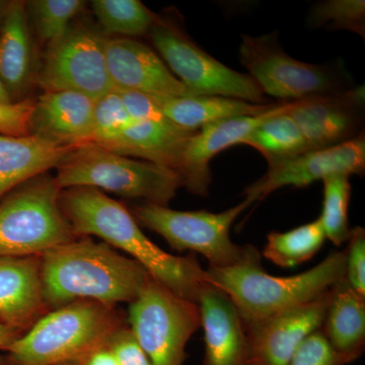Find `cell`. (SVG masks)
<instances>
[{
    "label": "cell",
    "instance_id": "6da1fadb",
    "mask_svg": "<svg viewBox=\"0 0 365 365\" xmlns=\"http://www.w3.org/2000/svg\"><path fill=\"white\" fill-rule=\"evenodd\" d=\"M59 205L78 237L96 235L122 250L146 269L151 277L175 294L195 302L206 282L195 255L174 256L150 241L123 204L90 187L61 190Z\"/></svg>",
    "mask_w": 365,
    "mask_h": 365
},
{
    "label": "cell",
    "instance_id": "7a4b0ae2",
    "mask_svg": "<svg viewBox=\"0 0 365 365\" xmlns=\"http://www.w3.org/2000/svg\"><path fill=\"white\" fill-rule=\"evenodd\" d=\"M41 277L46 306L54 309L76 300L131 304L151 276L106 242L81 237L42 255Z\"/></svg>",
    "mask_w": 365,
    "mask_h": 365
},
{
    "label": "cell",
    "instance_id": "3957f363",
    "mask_svg": "<svg viewBox=\"0 0 365 365\" xmlns=\"http://www.w3.org/2000/svg\"><path fill=\"white\" fill-rule=\"evenodd\" d=\"M261 253L249 245L244 260L230 267L205 270V281L227 295L242 323L268 318L318 299L345 279V251L334 252L306 272L277 277L264 270Z\"/></svg>",
    "mask_w": 365,
    "mask_h": 365
},
{
    "label": "cell",
    "instance_id": "277c9868",
    "mask_svg": "<svg viewBox=\"0 0 365 365\" xmlns=\"http://www.w3.org/2000/svg\"><path fill=\"white\" fill-rule=\"evenodd\" d=\"M126 326L115 307L76 300L52 309L4 349L13 365H55L78 361L107 345Z\"/></svg>",
    "mask_w": 365,
    "mask_h": 365
},
{
    "label": "cell",
    "instance_id": "5b68a950",
    "mask_svg": "<svg viewBox=\"0 0 365 365\" xmlns=\"http://www.w3.org/2000/svg\"><path fill=\"white\" fill-rule=\"evenodd\" d=\"M60 190L90 187L145 202L168 206L184 186L176 170L85 143L76 146L58 167Z\"/></svg>",
    "mask_w": 365,
    "mask_h": 365
},
{
    "label": "cell",
    "instance_id": "8992f818",
    "mask_svg": "<svg viewBox=\"0 0 365 365\" xmlns=\"http://www.w3.org/2000/svg\"><path fill=\"white\" fill-rule=\"evenodd\" d=\"M60 192L46 173L0 203V256H42L79 237L60 208Z\"/></svg>",
    "mask_w": 365,
    "mask_h": 365
},
{
    "label": "cell",
    "instance_id": "52a82bcc",
    "mask_svg": "<svg viewBox=\"0 0 365 365\" xmlns=\"http://www.w3.org/2000/svg\"><path fill=\"white\" fill-rule=\"evenodd\" d=\"M239 57L264 95L283 103L354 88L342 63L312 64L292 58L281 47L276 32L259 37L242 35Z\"/></svg>",
    "mask_w": 365,
    "mask_h": 365
},
{
    "label": "cell",
    "instance_id": "ba28073f",
    "mask_svg": "<svg viewBox=\"0 0 365 365\" xmlns=\"http://www.w3.org/2000/svg\"><path fill=\"white\" fill-rule=\"evenodd\" d=\"M249 198L220 213L206 210L179 211L144 202L133 206L131 215L141 227L162 235L170 248L202 255L211 267L225 268L244 260L249 245L239 246L230 239L237 217L253 205Z\"/></svg>",
    "mask_w": 365,
    "mask_h": 365
},
{
    "label": "cell",
    "instance_id": "9c48e42d",
    "mask_svg": "<svg viewBox=\"0 0 365 365\" xmlns=\"http://www.w3.org/2000/svg\"><path fill=\"white\" fill-rule=\"evenodd\" d=\"M129 328L153 365H182L186 346L201 327L198 304L153 277L129 307Z\"/></svg>",
    "mask_w": 365,
    "mask_h": 365
},
{
    "label": "cell",
    "instance_id": "30bf717a",
    "mask_svg": "<svg viewBox=\"0 0 365 365\" xmlns=\"http://www.w3.org/2000/svg\"><path fill=\"white\" fill-rule=\"evenodd\" d=\"M148 35L165 66L194 95L220 96L252 104H270L248 73L235 71L213 58L175 21L158 16Z\"/></svg>",
    "mask_w": 365,
    "mask_h": 365
},
{
    "label": "cell",
    "instance_id": "8fae6325",
    "mask_svg": "<svg viewBox=\"0 0 365 365\" xmlns=\"http://www.w3.org/2000/svg\"><path fill=\"white\" fill-rule=\"evenodd\" d=\"M105 40L86 26L71 29L50 47L41 71L45 91H68L97 101L114 91L105 55Z\"/></svg>",
    "mask_w": 365,
    "mask_h": 365
},
{
    "label": "cell",
    "instance_id": "7c38bea8",
    "mask_svg": "<svg viewBox=\"0 0 365 365\" xmlns=\"http://www.w3.org/2000/svg\"><path fill=\"white\" fill-rule=\"evenodd\" d=\"M365 170L364 132L339 145L309 150L289 160L269 165L267 173L245 189L242 195L253 202L263 201L276 190L304 188L334 175L362 176Z\"/></svg>",
    "mask_w": 365,
    "mask_h": 365
},
{
    "label": "cell",
    "instance_id": "4fadbf2b",
    "mask_svg": "<svg viewBox=\"0 0 365 365\" xmlns=\"http://www.w3.org/2000/svg\"><path fill=\"white\" fill-rule=\"evenodd\" d=\"M332 297L333 287L307 304L244 324L249 365H287L302 343L321 328Z\"/></svg>",
    "mask_w": 365,
    "mask_h": 365
},
{
    "label": "cell",
    "instance_id": "5bb4252c",
    "mask_svg": "<svg viewBox=\"0 0 365 365\" xmlns=\"http://www.w3.org/2000/svg\"><path fill=\"white\" fill-rule=\"evenodd\" d=\"M288 113L309 150L339 145L364 132V86L297 101Z\"/></svg>",
    "mask_w": 365,
    "mask_h": 365
},
{
    "label": "cell",
    "instance_id": "9a60e30c",
    "mask_svg": "<svg viewBox=\"0 0 365 365\" xmlns=\"http://www.w3.org/2000/svg\"><path fill=\"white\" fill-rule=\"evenodd\" d=\"M108 71L117 91H130L151 97L195 96L170 72L160 55L131 38H106Z\"/></svg>",
    "mask_w": 365,
    "mask_h": 365
},
{
    "label": "cell",
    "instance_id": "2e32d148",
    "mask_svg": "<svg viewBox=\"0 0 365 365\" xmlns=\"http://www.w3.org/2000/svg\"><path fill=\"white\" fill-rule=\"evenodd\" d=\"M294 102H281L256 116L223 120L196 131L189 139L182 155L180 175L190 193L207 197L212 181L210 162L222 151L242 141L269 118L292 109Z\"/></svg>",
    "mask_w": 365,
    "mask_h": 365
},
{
    "label": "cell",
    "instance_id": "e0dca14e",
    "mask_svg": "<svg viewBox=\"0 0 365 365\" xmlns=\"http://www.w3.org/2000/svg\"><path fill=\"white\" fill-rule=\"evenodd\" d=\"M196 304L205 343L202 365H249L246 328L230 297L205 282L199 290Z\"/></svg>",
    "mask_w": 365,
    "mask_h": 365
},
{
    "label": "cell",
    "instance_id": "ac0fdd59",
    "mask_svg": "<svg viewBox=\"0 0 365 365\" xmlns=\"http://www.w3.org/2000/svg\"><path fill=\"white\" fill-rule=\"evenodd\" d=\"M95 101L76 91H45L34 102L29 135L59 145L90 143Z\"/></svg>",
    "mask_w": 365,
    "mask_h": 365
},
{
    "label": "cell",
    "instance_id": "d6986e66",
    "mask_svg": "<svg viewBox=\"0 0 365 365\" xmlns=\"http://www.w3.org/2000/svg\"><path fill=\"white\" fill-rule=\"evenodd\" d=\"M47 309L41 256H0V321L18 332L28 330Z\"/></svg>",
    "mask_w": 365,
    "mask_h": 365
},
{
    "label": "cell",
    "instance_id": "ffe728a7",
    "mask_svg": "<svg viewBox=\"0 0 365 365\" xmlns=\"http://www.w3.org/2000/svg\"><path fill=\"white\" fill-rule=\"evenodd\" d=\"M74 148L33 135L0 133V197L19 185L56 169Z\"/></svg>",
    "mask_w": 365,
    "mask_h": 365
},
{
    "label": "cell",
    "instance_id": "44dd1931",
    "mask_svg": "<svg viewBox=\"0 0 365 365\" xmlns=\"http://www.w3.org/2000/svg\"><path fill=\"white\" fill-rule=\"evenodd\" d=\"M189 131L168 120L165 122L135 121L106 150L169 168L180 174Z\"/></svg>",
    "mask_w": 365,
    "mask_h": 365
},
{
    "label": "cell",
    "instance_id": "7402d4cb",
    "mask_svg": "<svg viewBox=\"0 0 365 365\" xmlns=\"http://www.w3.org/2000/svg\"><path fill=\"white\" fill-rule=\"evenodd\" d=\"M319 329L346 365L364 354L365 299L353 292L345 279L333 287L332 300Z\"/></svg>",
    "mask_w": 365,
    "mask_h": 365
},
{
    "label": "cell",
    "instance_id": "603a6c76",
    "mask_svg": "<svg viewBox=\"0 0 365 365\" xmlns=\"http://www.w3.org/2000/svg\"><path fill=\"white\" fill-rule=\"evenodd\" d=\"M153 98L172 123L189 131H198L207 125L232 118L256 116L275 105L252 104L239 98L220 96Z\"/></svg>",
    "mask_w": 365,
    "mask_h": 365
},
{
    "label": "cell",
    "instance_id": "cb8c5ba5",
    "mask_svg": "<svg viewBox=\"0 0 365 365\" xmlns=\"http://www.w3.org/2000/svg\"><path fill=\"white\" fill-rule=\"evenodd\" d=\"M32 43L26 21V4H9L0 34V79L11 91H21L32 71Z\"/></svg>",
    "mask_w": 365,
    "mask_h": 365
},
{
    "label": "cell",
    "instance_id": "d4e9b609",
    "mask_svg": "<svg viewBox=\"0 0 365 365\" xmlns=\"http://www.w3.org/2000/svg\"><path fill=\"white\" fill-rule=\"evenodd\" d=\"M288 112L269 118L242 141V144L258 150L268 165L309 150L302 131Z\"/></svg>",
    "mask_w": 365,
    "mask_h": 365
},
{
    "label": "cell",
    "instance_id": "484cf974",
    "mask_svg": "<svg viewBox=\"0 0 365 365\" xmlns=\"http://www.w3.org/2000/svg\"><path fill=\"white\" fill-rule=\"evenodd\" d=\"M326 241L318 220L288 232H272L262 255L280 268H294L314 258Z\"/></svg>",
    "mask_w": 365,
    "mask_h": 365
},
{
    "label": "cell",
    "instance_id": "4316f807",
    "mask_svg": "<svg viewBox=\"0 0 365 365\" xmlns=\"http://www.w3.org/2000/svg\"><path fill=\"white\" fill-rule=\"evenodd\" d=\"M91 7L107 35H145L158 19L139 0H93Z\"/></svg>",
    "mask_w": 365,
    "mask_h": 365
},
{
    "label": "cell",
    "instance_id": "83f0119b",
    "mask_svg": "<svg viewBox=\"0 0 365 365\" xmlns=\"http://www.w3.org/2000/svg\"><path fill=\"white\" fill-rule=\"evenodd\" d=\"M323 210L319 220L325 232L326 239L335 246H341L349 240L348 209L351 198V185L349 177L334 175L323 180Z\"/></svg>",
    "mask_w": 365,
    "mask_h": 365
},
{
    "label": "cell",
    "instance_id": "f1b7e54d",
    "mask_svg": "<svg viewBox=\"0 0 365 365\" xmlns=\"http://www.w3.org/2000/svg\"><path fill=\"white\" fill-rule=\"evenodd\" d=\"M81 0H34L29 2L38 35L51 47L71 30L74 16L85 6Z\"/></svg>",
    "mask_w": 365,
    "mask_h": 365
},
{
    "label": "cell",
    "instance_id": "f546056e",
    "mask_svg": "<svg viewBox=\"0 0 365 365\" xmlns=\"http://www.w3.org/2000/svg\"><path fill=\"white\" fill-rule=\"evenodd\" d=\"M313 28L324 26L327 30H346L365 36L364 0H327L314 4L309 14Z\"/></svg>",
    "mask_w": 365,
    "mask_h": 365
},
{
    "label": "cell",
    "instance_id": "4dcf8cb0",
    "mask_svg": "<svg viewBox=\"0 0 365 365\" xmlns=\"http://www.w3.org/2000/svg\"><path fill=\"white\" fill-rule=\"evenodd\" d=\"M116 90L95 101L90 143L108 148L134 123Z\"/></svg>",
    "mask_w": 365,
    "mask_h": 365
},
{
    "label": "cell",
    "instance_id": "1f68e13d",
    "mask_svg": "<svg viewBox=\"0 0 365 365\" xmlns=\"http://www.w3.org/2000/svg\"><path fill=\"white\" fill-rule=\"evenodd\" d=\"M345 281L353 292L365 299V230L355 227L351 230L345 250Z\"/></svg>",
    "mask_w": 365,
    "mask_h": 365
},
{
    "label": "cell",
    "instance_id": "d6a6232c",
    "mask_svg": "<svg viewBox=\"0 0 365 365\" xmlns=\"http://www.w3.org/2000/svg\"><path fill=\"white\" fill-rule=\"evenodd\" d=\"M287 365H346L326 340L321 329L307 338Z\"/></svg>",
    "mask_w": 365,
    "mask_h": 365
},
{
    "label": "cell",
    "instance_id": "836d02e7",
    "mask_svg": "<svg viewBox=\"0 0 365 365\" xmlns=\"http://www.w3.org/2000/svg\"><path fill=\"white\" fill-rule=\"evenodd\" d=\"M120 365H153L128 326L122 327L107 343Z\"/></svg>",
    "mask_w": 365,
    "mask_h": 365
},
{
    "label": "cell",
    "instance_id": "e575fe53",
    "mask_svg": "<svg viewBox=\"0 0 365 365\" xmlns=\"http://www.w3.org/2000/svg\"><path fill=\"white\" fill-rule=\"evenodd\" d=\"M33 106L32 101L0 104V133L11 136L29 135Z\"/></svg>",
    "mask_w": 365,
    "mask_h": 365
},
{
    "label": "cell",
    "instance_id": "d590c367",
    "mask_svg": "<svg viewBox=\"0 0 365 365\" xmlns=\"http://www.w3.org/2000/svg\"><path fill=\"white\" fill-rule=\"evenodd\" d=\"M117 91L121 96L125 107L134 121L165 122L169 120L160 111L151 96L137 91Z\"/></svg>",
    "mask_w": 365,
    "mask_h": 365
},
{
    "label": "cell",
    "instance_id": "8d00e7d4",
    "mask_svg": "<svg viewBox=\"0 0 365 365\" xmlns=\"http://www.w3.org/2000/svg\"><path fill=\"white\" fill-rule=\"evenodd\" d=\"M76 362L78 365H120L107 345L93 350Z\"/></svg>",
    "mask_w": 365,
    "mask_h": 365
},
{
    "label": "cell",
    "instance_id": "74e56055",
    "mask_svg": "<svg viewBox=\"0 0 365 365\" xmlns=\"http://www.w3.org/2000/svg\"><path fill=\"white\" fill-rule=\"evenodd\" d=\"M19 337V332L0 321V349H4L9 343Z\"/></svg>",
    "mask_w": 365,
    "mask_h": 365
},
{
    "label": "cell",
    "instance_id": "f35d334b",
    "mask_svg": "<svg viewBox=\"0 0 365 365\" xmlns=\"http://www.w3.org/2000/svg\"><path fill=\"white\" fill-rule=\"evenodd\" d=\"M13 101H11V93H9L6 86H4V83H2L1 79H0V104L9 105L13 104Z\"/></svg>",
    "mask_w": 365,
    "mask_h": 365
},
{
    "label": "cell",
    "instance_id": "ab89813d",
    "mask_svg": "<svg viewBox=\"0 0 365 365\" xmlns=\"http://www.w3.org/2000/svg\"><path fill=\"white\" fill-rule=\"evenodd\" d=\"M55 365H78V362L68 361V362H63V364H55Z\"/></svg>",
    "mask_w": 365,
    "mask_h": 365
},
{
    "label": "cell",
    "instance_id": "60d3db41",
    "mask_svg": "<svg viewBox=\"0 0 365 365\" xmlns=\"http://www.w3.org/2000/svg\"><path fill=\"white\" fill-rule=\"evenodd\" d=\"M0 365H6V364H2V362H0Z\"/></svg>",
    "mask_w": 365,
    "mask_h": 365
}]
</instances>
